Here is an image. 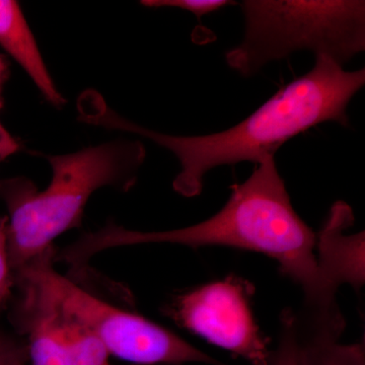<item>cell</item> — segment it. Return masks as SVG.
<instances>
[{"label":"cell","instance_id":"1","mask_svg":"<svg viewBox=\"0 0 365 365\" xmlns=\"http://www.w3.org/2000/svg\"><path fill=\"white\" fill-rule=\"evenodd\" d=\"M143 244L223 246L264 254L302 287L304 312L321 314L339 309L337 294L319 270L316 235L292 207L273 155L257 163L248 180L234 185L227 204L205 222L167 232H137L109 223L67 247L66 256L72 265L83 268L104 250Z\"/></svg>","mask_w":365,"mask_h":365},{"label":"cell","instance_id":"2","mask_svg":"<svg viewBox=\"0 0 365 365\" xmlns=\"http://www.w3.org/2000/svg\"><path fill=\"white\" fill-rule=\"evenodd\" d=\"M365 71H345L329 57L316 56L314 68L278 91L241 123L217 133L177 136L150 130L117 114L103 97L86 106L83 121L150 139L174 153L181 165L173 188L184 197L202 191L204 176L220 165L260 163L292 137L325 122L349 126L347 108L364 86Z\"/></svg>","mask_w":365,"mask_h":365},{"label":"cell","instance_id":"3","mask_svg":"<svg viewBox=\"0 0 365 365\" xmlns=\"http://www.w3.org/2000/svg\"><path fill=\"white\" fill-rule=\"evenodd\" d=\"M145 157L140 141L119 139L67 155H44L52 178L43 191L25 178L0 182V198L9 210L7 250L13 273L78 227L96 191L131 189Z\"/></svg>","mask_w":365,"mask_h":365},{"label":"cell","instance_id":"4","mask_svg":"<svg viewBox=\"0 0 365 365\" xmlns=\"http://www.w3.org/2000/svg\"><path fill=\"white\" fill-rule=\"evenodd\" d=\"M246 33L225 55L230 68L253 76L269 62L309 50L344 66L365 49V2H241Z\"/></svg>","mask_w":365,"mask_h":365},{"label":"cell","instance_id":"5","mask_svg":"<svg viewBox=\"0 0 365 365\" xmlns=\"http://www.w3.org/2000/svg\"><path fill=\"white\" fill-rule=\"evenodd\" d=\"M54 250H46L14 274L25 292L24 304L53 309L85 327L113 356L140 365H225L176 334L139 314L111 306L60 275Z\"/></svg>","mask_w":365,"mask_h":365},{"label":"cell","instance_id":"6","mask_svg":"<svg viewBox=\"0 0 365 365\" xmlns=\"http://www.w3.org/2000/svg\"><path fill=\"white\" fill-rule=\"evenodd\" d=\"M173 316L178 323L252 365H269L271 353L255 321L247 283L230 277L177 297Z\"/></svg>","mask_w":365,"mask_h":365},{"label":"cell","instance_id":"7","mask_svg":"<svg viewBox=\"0 0 365 365\" xmlns=\"http://www.w3.org/2000/svg\"><path fill=\"white\" fill-rule=\"evenodd\" d=\"M353 223L352 208L344 201H337L319 234V270L336 294L343 284L351 285L355 289L364 284L365 234H348Z\"/></svg>","mask_w":365,"mask_h":365},{"label":"cell","instance_id":"8","mask_svg":"<svg viewBox=\"0 0 365 365\" xmlns=\"http://www.w3.org/2000/svg\"><path fill=\"white\" fill-rule=\"evenodd\" d=\"M0 46L20 64L43 97L55 107L66 103L51 74L18 2L0 0Z\"/></svg>","mask_w":365,"mask_h":365},{"label":"cell","instance_id":"9","mask_svg":"<svg viewBox=\"0 0 365 365\" xmlns=\"http://www.w3.org/2000/svg\"><path fill=\"white\" fill-rule=\"evenodd\" d=\"M297 317L304 365H365L364 344H343L345 324L322 323Z\"/></svg>","mask_w":365,"mask_h":365},{"label":"cell","instance_id":"10","mask_svg":"<svg viewBox=\"0 0 365 365\" xmlns=\"http://www.w3.org/2000/svg\"><path fill=\"white\" fill-rule=\"evenodd\" d=\"M55 313L58 316L62 333L68 346L72 365H110L111 355L95 334L61 314Z\"/></svg>","mask_w":365,"mask_h":365},{"label":"cell","instance_id":"11","mask_svg":"<svg viewBox=\"0 0 365 365\" xmlns=\"http://www.w3.org/2000/svg\"><path fill=\"white\" fill-rule=\"evenodd\" d=\"M269 365H304L297 314L290 309L281 316L279 342Z\"/></svg>","mask_w":365,"mask_h":365},{"label":"cell","instance_id":"12","mask_svg":"<svg viewBox=\"0 0 365 365\" xmlns=\"http://www.w3.org/2000/svg\"><path fill=\"white\" fill-rule=\"evenodd\" d=\"M148 7H177L195 14L197 20L201 21L205 14L215 13L227 6L235 4L228 0H144L140 2Z\"/></svg>","mask_w":365,"mask_h":365},{"label":"cell","instance_id":"13","mask_svg":"<svg viewBox=\"0 0 365 365\" xmlns=\"http://www.w3.org/2000/svg\"><path fill=\"white\" fill-rule=\"evenodd\" d=\"M14 281L16 280L9 263V250H7V216H6V217H0V314L9 304Z\"/></svg>","mask_w":365,"mask_h":365},{"label":"cell","instance_id":"14","mask_svg":"<svg viewBox=\"0 0 365 365\" xmlns=\"http://www.w3.org/2000/svg\"><path fill=\"white\" fill-rule=\"evenodd\" d=\"M28 348L9 336L0 335V365L28 364Z\"/></svg>","mask_w":365,"mask_h":365},{"label":"cell","instance_id":"15","mask_svg":"<svg viewBox=\"0 0 365 365\" xmlns=\"http://www.w3.org/2000/svg\"><path fill=\"white\" fill-rule=\"evenodd\" d=\"M20 150V145L0 123V162Z\"/></svg>","mask_w":365,"mask_h":365},{"label":"cell","instance_id":"16","mask_svg":"<svg viewBox=\"0 0 365 365\" xmlns=\"http://www.w3.org/2000/svg\"><path fill=\"white\" fill-rule=\"evenodd\" d=\"M1 58H4V57H2L1 55H0V59H1Z\"/></svg>","mask_w":365,"mask_h":365},{"label":"cell","instance_id":"17","mask_svg":"<svg viewBox=\"0 0 365 365\" xmlns=\"http://www.w3.org/2000/svg\"><path fill=\"white\" fill-rule=\"evenodd\" d=\"M21 365H29V364H21Z\"/></svg>","mask_w":365,"mask_h":365}]
</instances>
